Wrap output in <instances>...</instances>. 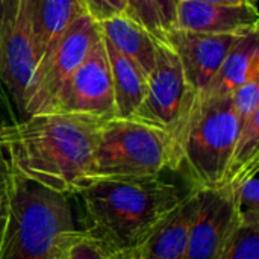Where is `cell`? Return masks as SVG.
Wrapping results in <instances>:
<instances>
[{
  "label": "cell",
  "mask_w": 259,
  "mask_h": 259,
  "mask_svg": "<svg viewBox=\"0 0 259 259\" xmlns=\"http://www.w3.org/2000/svg\"><path fill=\"white\" fill-rule=\"evenodd\" d=\"M103 118L83 114H38L0 126V149L18 178L71 196L91 184V164Z\"/></svg>",
  "instance_id": "6da1fadb"
},
{
  "label": "cell",
  "mask_w": 259,
  "mask_h": 259,
  "mask_svg": "<svg viewBox=\"0 0 259 259\" xmlns=\"http://www.w3.org/2000/svg\"><path fill=\"white\" fill-rule=\"evenodd\" d=\"M79 196L85 228L115 253L141 247L184 199L179 188L161 176L100 179Z\"/></svg>",
  "instance_id": "7a4b0ae2"
},
{
  "label": "cell",
  "mask_w": 259,
  "mask_h": 259,
  "mask_svg": "<svg viewBox=\"0 0 259 259\" xmlns=\"http://www.w3.org/2000/svg\"><path fill=\"white\" fill-rule=\"evenodd\" d=\"M0 259H53L59 238L74 229L68 196L12 173Z\"/></svg>",
  "instance_id": "3957f363"
},
{
  "label": "cell",
  "mask_w": 259,
  "mask_h": 259,
  "mask_svg": "<svg viewBox=\"0 0 259 259\" xmlns=\"http://www.w3.org/2000/svg\"><path fill=\"white\" fill-rule=\"evenodd\" d=\"M181 167V146L170 134L134 118H112L105 121L99 135L91 184L100 179L161 176L165 170L176 171Z\"/></svg>",
  "instance_id": "277c9868"
},
{
  "label": "cell",
  "mask_w": 259,
  "mask_h": 259,
  "mask_svg": "<svg viewBox=\"0 0 259 259\" xmlns=\"http://www.w3.org/2000/svg\"><path fill=\"white\" fill-rule=\"evenodd\" d=\"M241 120L232 97H199L184 131L181 152L193 190L226 185Z\"/></svg>",
  "instance_id": "5b68a950"
},
{
  "label": "cell",
  "mask_w": 259,
  "mask_h": 259,
  "mask_svg": "<svg viewBox=\"0 0 259 259\" xmlns=\"http://www.w3.org/2000/svg\"><path fill=\"white\" fill-rule=\"evenodd\" d=\"M197 94L187 83L181 61L165 42H156L155 68L134 120L170 134L181 146ZM182 153V152H181Z\"/></svg>",
  "instance_id": "8992f818"
},
{
  "label": "cell",
  "mask_w": 259,
  "mask_h": 259,
  "mask_svg": "<svg viewBox=\"0 0 259 259\" xmlns=\"http://www.w3.org/2000/svg\"><path fill=\"white\" fill-rule=\"evenodd\" d=\"M100 36L99 24L88 15H80L42 55L24 93L23 112L47 114L58 93L87 58L91 46Z\"/></svg>",
  "instance_id": "52a82bcc"
},
{
  "label": "cell",
  "mask_w": 259,
  "mask_h": 259,
  "mask_svg": "<svg viewBox=\"0 0 259 259\" xmlns=\"http://www.w3.org/2000/svg\"><path fill=\"white\" fill-rule=\"evenodd\" d=\"M50 112L83 114L103 120L115 118L112 79L102 33L58 93L47 114Z\"/></svg>",
  "instance_id": "ba28073f"
},
{
  "label": "cell",
  "mask_w": 259,
  "mask_h": 259,
  "mask_svg": "<svg viewBox=\"0 0 259 259\" xmlns=\"http://www.w3.org/2000/svg\"><path fill=\"white\" fill-rule=\"evenodd\" d=\"M38 62L39 55L23 0H0V80L21 111Z\"/></svg>",
  "instance_id": "9c48e42d"
},
{
  "label": "cell",
  "mask_w": 259,
  "mask_h": 259,
  "mask_svg": "<svg viewBox=\"0 0 259 259\" xmlns=\"http://www.w3.org/2000/svg\"><path fill=\"white\" fill-rule=\"evenodd\" d=\"M238 225V214L228 184L219 188L199 190L197 211L184 259H217Z\"/></svg>",
  "instance_id": "30bf717a"
},
{
  "label": "cell",
  "mask_w": 259,
  "mask_h": 259,
  "mask_svg": "<svg viewBox=\"0 0 259 259\" xmlns=\"http://www.w3.org/2000/svg\"><path fill=\"white\" fill-rule=\"evenodd\" d=\"M238 38L237 35H211L181 29L165 32V44L178 55L187 83L197 96L217 73Z\"/></svg>",
  "instance_id": "8fae6325"
},
{
  "label": "cell",
  "mask_w": 259,
  "mask_h": 259,
  "mask_svg": "<svg viewBox=\"0 0 259 259\" xmlns=\"http://www.w3.org/2000/svg\"><path fill=\"white\" fill-rule=\"evenodd\" d=\"M259 14L255 5H220L199 0H179L173 29L243 36L258 32Z\"/></svg>",
  "instance_id": "7c38bea8"
},
{
  "label": "cell",
  "mask_w": 259,
  "mask_h": 259,
  "mask_svg": "<svg viewBox=\"0 0 259 259\" xmlns=\"http://www.w3.org/2000/svg\"><path fill=\"white\" fill-rule=\"evenodd\" d=\"M259 73L258 32L240 36L199 97H229Z\"/></svg>",
  "instance_id": "4fadbf2b"
},
{
  "label": "cell",
  "mask_w": 259,
  "mask_h": 259,
  "mask_svg": "<svg viewBox=\"0 0 259 259\" xmlns=\"http://www.w3.org/2000/svg\"><path fill=\"white\" fill-rule=\"evenodd\" d=\"M23 6L39 59L73 21L88 14L80 0H23Z\"/></svg>",
  "instance_id": "5bb4252c"
},
{
  "label": "cell",
  "mask_w": 259,
  "mask_h": 259,
  "mask_svg": "<svg viewBox=\"0 0 259 259\" xmlns=\"http://www.w3.org/2000/svg\"><path fill=\"white\" fill-rule=\"evenodd\" d=\"M197 203L199 190H191L138 249H143L153 259H184Z\"/></svg>",
  "instance_id": "9a60e30c"
},
{
  "label": "cell",
  "mask_w": 259,
  "mask_h": 259,
  "mask_svg": "<svg viewBox=\"0 0 259 259\" xmlns=\"http://www.w3.org/2000/svg\"><path fill=\"white\" fill-rule=\"evenodd\" d=\"M99 30L121 55L134 61L149 77L155 68L156 41L153 35L126 14L100 21Z\"/></svg>",
  "instance_id": "2e32d148"
},
{
  "label": "cell",
  "mask_w": 259,
  "mask_h": 259,
  "mask_svg": "<svg viewBox=\"0 0 259 259\" xmlns=\"http://www.w3.org/2000/svg\"><path fill=\"white\" fill-rule=\"evenodd\" d=\"M102 39L112 79L115 118H132L144 99L147 90V76L134 61L121 55L108 39L103 36Z\"/></svg>",
  "instance_id": "e0dca14e"
},
{
  "label": "cell",
  "mask_w": 259,
  "mask_h": 259,
  "mask_svg": "<svg viewBox=\"0 0 259 259\" xmlns=\"http://www.w3.org/2000/svg\"><path fill=\"white\" fill-rule=\"evenodd\" d=\"M259 161L228 181L240 225L259 226Z\"/></svg>",
  "instance_id": "ac0fdd59"
},
{
  "label": "cell",
  "mask_w": 259,
  "mask_h": 259,
  "mask_svg": "<svg viewBox=\"0 0 259 259\" xmlns=\"http://www.w3.org/2000/svg\"><path fill=\"white\" fill-rule=\"evenodd\" d=\"M114 253L93 231L74 228L59 238L53 259H111Z\"/></svg>",
  "instance_id": "d6986e66"
},
{
  "label": "cell",
  "mask_w": 259,
  "mask_h": 259,
  "mask_svg": "<svg viewBox=\"0 0 259 259\" xmlns=\"http://www.w3.org/2000/svg\"><path fill=\"white\" fill-rule=\"evenodd\" d=\"M259 161V111L241 121L238 140L235 144L228 181L238 171ZM226 181V184H228Z\"/></svg>",
  "instance_id": "ffe728a7"
},
{
  "label": "cell",
  "mask_w": 259,
  "mask_h": 259,
  "mask_svg": "<svg viewBox=\"0 0 259 259\" xmlns=\"http://www.w3.org/2000/svg\"><path fill=\"white\" fill-rule=\"evenodd\" d=\"M217 259H259V226L238 225Z\"/></svg>",
  "instance_id": "44dd1931"
},
{
  "label": "cell",
  "mask_w": 259,
  "mask_h": 259,
  "mask_svg": "<svg viewBox=\"0 0 259 259\" xmlns=\"http://www.w3.org/2000/svg\"><path fill=\"white\" fill-rule=\"evenodd\" d=\"M126 2V15L134 21L144 26L156 41L165 42V33L158 18L155 5L152 0H124Z\"/></svg>",
  "instance_id": "7402d4cb"
},
{
  "label": "cell",
  "mask_w": 259,
  "mask_h": 259,
  "mask_svg": "<svg viewBox=\"0 0 259 259\" xmlns=\"http://www.w3.org/2000/svg\"><path fill=\"white\" fill-rule=\"evenodd\" d=\"M231 97L241 121L259 111V73L253 74Z\"/></svg>",
  "instance_id": "603a6c76"
},
{
  "label": "cell",
  "mask_w": 259,
  "mask_h": 259,
  "mask_svg": "<svg viewBox=\"0 0 259 259\" xmlns=\"http://www.w3.org/2000/svg\"><path fill=\"white\" fill-rule=\"evenodd\" d=\"M80 2L83 3L88 15L96 23L126 14L124 0H80Z\"/></svg>",
  "instance_id": "cb8c5ba5"
},
{
  "label": "cell",
  "mask_w": 259,
  "mask_h": 259,
  "mask_svg": "<svg viewBox=\"0 0 259 259\" xmlns=\"http://www.w3.org/2000/svg\"><path fill=\"white\" fill-rule=\"evenodd\" d=\"M158 14V18L161 21V26L164 29V33L173 29L175 20H176V8L179 0H152Z\"/></svg>",
  "instance_id": "d4e9b609"
},
{
  "label": "cell",
  "mask_w": 259,
  "mask_h": 259,
  "mask_svg": "<svg viewBox=\"0 0 259 259\" xmlns=\"http://www.w3.org/2000/svg\"><path fill=\"white\" fill-rule=\"evenodd\" d=\"M11 178H12V171L9 168V164L0 149V196L6 194L11 185Z\"/></svg>",
  "instance_id": "484cf974"
},
{
  "label": "cell",
  "mask_w": 259,
  "mask_h": 259,
  "mask_svg": "<svg viewBox=\"0 0 259 259\" xmlns=\"http://www.w3.org/2000/svg\"><path fill=\"white\" fill-rule=\"evenodd\" d=\"M8 212H9V203H8V193H6L0 196V249H2V241L5 237L6 225H8Z\"/></svg>",
  "instance_id": "4316f807"
},
{
  "label": "cell",
  "mask_w": 259,
  "mask_h": 259,
  "mask_svg": "<svg viewBox=\"0 0 259 259\" xmlns=\"http://www.w3.org/2000/svg\"><path fill=\"white\" fill-rule=\"evenodd\" d=\"M121 259H153L143 249H134L127 252H121Z\"/></svg>",
  "instance_id": "83f0119b"
},
{
  "label": "cell",
  "mask_w": 259,
  "mask_h": 259,
  "mask_svg": "<svg viewBox=\"0 0 259 259\" xmlns=\"http://www.w3.org/2000/svg\"><path fill=\"white\" fill-rule=\"evenodd\" d=\"M199 2L220 3V5H255L256 6V0H199Z\"/></svg>",
  "instance_id": "f1b7e54d"
},
{
  "label": "cell",
  "mask_w": 259,
  "mask_h": 259,
  "mask_svg": "<svg viewBox=\"0 0 259 259\" xmlns=\"http://www.w3.org/2000/svg\"><path fill=\"white\" fill-rule=\"evenodd\" d=\"M111 259H121V253H114Z\"/></svg>",
  "instance_id": "f546056e"
}]
</instances>
